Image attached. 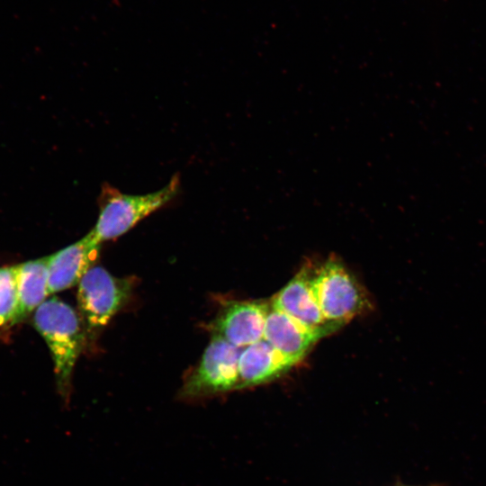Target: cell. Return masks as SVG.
Masks as SVG:
<instances>
[{
  "label": "cell",
  "instance_id": "2",
  "mask_svg": "<svg viewBox=\"0 0 486 486\" xmlns=\"http://www.w3.org/2000/svg\"><path fill=\"white\" fill-rule=\"evenodd\" d=\"M179 191L178 176H174L162 189L145 194H123L109 184H104L98 196V219L90 233L100 244L114 239L171 202Z\"/></svg>",
  "mask_w": 486,
  "mask_h": 486
},
{
  "label": "cell",
  "instance_id": "11",
  "mask_svg": "<svg viewBox=\"0 0 486 486\" xmlns=\"http://www.w3.org/2000/svg\"><path fill=\"white\" fill-rule=\"evenodd\" d=\"M49 256L17 265V323L35 311L49 295Z\"/></svg>",
  "mask_w": 486,
  "mask_h": 486
},
{
  "label": "cell",
  "instance_id": "7",
  "mask_svg": "<svg viewBox=\"0 0 486 486\" xmlns=\"http://www.w3.org/2000/svg\"><path fill=\"white\" fill-rule=\"evenodd\" d=\"M270 307L262 300L227 302L212 323V334L240 348L254 344L264 338Z\"/></svg>",
  "mask_w": 486,
  "mask_h": 486
},
{
  "label": "cell",
  "instance_id": "3",
  "mask_svg": "<svg viewBox=\"0 0 486 486\" xmlns=\"http://www.w3.org/2000/svg\"><path fill=\"white\" fill-rule=\"evenodd\" d=\"M312 287L323 317L338 328L370 307L361 284L336 258L314 268Z\"/></svg>",
  "mask_w": 486,
  "mask_h": 486
},
{
  "label": "cell",
  "instance_id": "9",
  "mask_svg": "<svg viewBox=\"0 0 486 486\" xmlns=\"http://www.w3.org/2000/svg\"><path fill=\"white\" fill-rule=\"evenodd\" d=\"M263 338L282 355L298 364L321 337L271 305Z\"/></svg>",
  "mask_w": 486,
  "mask_h": 486
},
{
  "label": "cell",
  "instance_id": "12",
  "mask_svg": "<svg viewBox=\"0 0 486 486\" xmlns=\"http://www.w3.org/2000/svg\"><path fill=\"white\" fill-rule=\"evenodd\" d=\"M17 265L0 268V328L17 324Z\"/></svg>",
  "mask_w": 486,
  "mask_h": 486
},
{
  "label": "cell",
  "instance_id": "6",
  "mask_svg": "<svg viewBox=\"0 0 486 486\" xmlns=\"http://www.w3.org/2000/svg\"><path fill=\"white\" fill-rule=\"evenodd\" d=\"M313 271L311 266H303L270 302L273 307L323 338L338 328L325 320L318 305L312 287Z\"/></svg>",
  "mask_w": 486,
  "mask_h": 486
},
{
  "label": "cell",
  "instance_id": "4",
  "mask_svg": "<svg viewBox=\"0 0 486 486\" xmlns=\"http://www.w3.org/2000/svg\"><path fill=\"white\" fill-rule=\"evenodd\" d=\"M242 349L212 334L198 365L184 380L179 399L194 401L238 389Z\"/></svg>",
  "mask_w": 486,
  "mask_h": 486
},
{
  "label": "cell",
  "instance_id": "5",
  "mask_svg": "<svg viewBox=\"0 0 486 486\" xmlns=\"http://www.w3.org/2000/svg\"><path fill=\"white\" fill-rule=\"evenodd\" d=\"M77 285L78 315L87 332L106 326L125 305L132 291L129 279L115 277L97 266L90 268Z\"/></svg>",
  "mask_w": 486,
  "mask_h": 486
},
{
  "label": "cell",
  "instance_id": "8",
  "mask_svg": "<svg viewBox=\"0 0 486 486\" xmlns=\"http://www.w3.org/2000/svg\"><path fill=\"white\" fill-rule=\"evenodd\" d=\"M100 247L89 232L78 241L49 256V294L78 284L94 266Z\"/></svg>",
  "mask_w": 486,
  "mask_h": 486
},
{
  "label": "cell",
  "instance_id": "10",
  "mask_svg": "<svg viewBox=\"0 0 486 486\" xmlns=\"http://www.w3.org/2000/svg\"><path fill=\"white\" fill-rule=\"evenodd\" d=\"M297 363L282 355L264 338L244 347L238 360V389L276 379Z\"/></svg>",
  "mask_w": 486,
  "mask_h": 486
},
{
  "label": "cell",
  "instance_id": "1",
  "mask_svg": "<svg viewBox=\"0 0 486 486\" xmlns=\"http://www.w3.org/2000/svg\"><path fill=\"white\" fill-rule=\"evenodd\" d=\"M33 324L50 351L57 389L68 403L74 366L85 343V328L78 313L57 297L46 300L34 311Z\"/></svg>",
  "mask_w": 486,
  "mask_h": 486
}]
</instances>
